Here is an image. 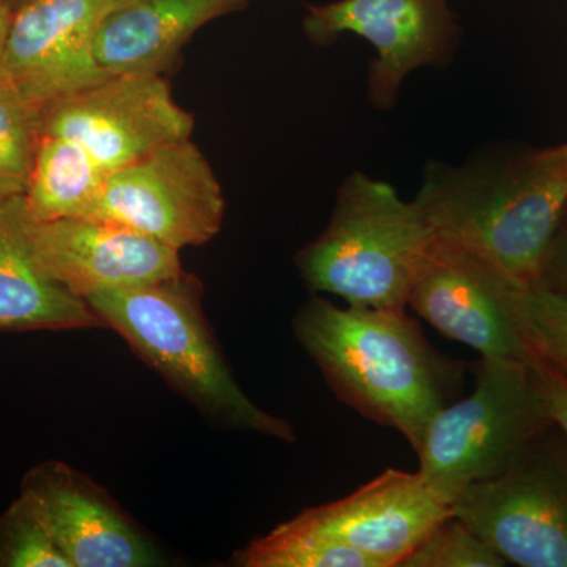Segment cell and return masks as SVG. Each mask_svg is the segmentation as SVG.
Returning <instances> with one entry per match:
<instances>
[{"label": "cell", "mask_w": 567, "mask_h": 567, "mask_svg": "<svg viewBox=\"0 0 567 567\" xmlns=\"http://www.w3.org/2000/svg\"><path fill=\"white\" fill-rule=\"evenodd\" d=\"M292 328L339 401L398 431L415 453L461 388L456 361L436 352L405 311L341 308L316 293Z\"/></svg>", "instance_id": "1"}, {"label": "cell", "mask_w": 567, "mask_h": 567, "mask_svg": "<svg viewBox=\"0 0 567 567\" xmlns=\"http://www.w3.org/2000/svg\"><path fill=\"white\" fill-rule=\"evenodd\" d=\"M415 203L435 237L486 257L525 286L540 281L567 216V142L431 162Z\"/></svg>", "instance_id": "2"}, {"label": "cell", "mask_w": 567, "mask_h": 567, "mask_svg": "<svg viewBox=\"0 0 567 567\" xmlns=\"http://www.w3.org/2000/svg\"><path fill=\"white\" fill-rule=\"evenodd\" d=\"M89 306L153 371L213 423L292 443L289 421L254 404L235 382L203 311V286L185 274L103 290Z\"/></svg>", "instance_id": "3"}, {"label": "cell", "mask_w": 567, "mask_h": 567, "mask_svg": "<svg viewBox=\"0 0 567 567\" xmlns=\"http://www.w3.org/2000/svg\"><path fill=\"white\" fill-rule=\"evenodd\" d=\"M435 234L415 199L354 171L338 193L323 233L295 257L312 293L357 308L406 311L409 295Z\"/></svg>", "instance_id": "4"}, {"label": "cell", "mask_w": 567, "mask_h": 567, "mask_svg": "<svg viewBox=\"0 0 567 567\" xmlns=\"http://www.w3.org/2000/svg\"><path fill=\"white\" fill-rule=\"evenodd\" d=\"M533 364L481 358L472 393L429 424L416 451L417 473L443 505L453 506L466 487L505 472L554 427Z\"/></svg>", "instance_id": "5"}, {"label": "cell", "mask_w": 567, "mask_h": 567, "mask_svg": "<svg viewBox=\"0 0 567 567\" xmlns=\"http://www.w3.org/2000/svg\"><path fill=\"white\" fill-rule=\"evenodd\" d=\"M528 286L472 249L435 237L406 308L481 358L537 361L525 317Z\"/></svg>", "instance_id": "6"}, {"label": "cell", "mask_w": 567, "mask_h": 567, "mask_svg": "<svg viewBox=\"0 0 567 567\" xmlns=\"http://www.w3.org/2000/svg\"><path fill=\"white\" fill-rule=\"evenodd\" d=\"M305 9L303 32L315 47H333L347 33L372 44L365 96L380 112L394 110L413 71L450 66L464 35L450 0H336Z\"/></svg>", "instance_id": "7"}, {"label": "cell", "mask_w": 567, "mask_h": 567, "mask_svg": "<svg viewBox=\"0 0 567 567\" xmlns=\"http://www.w3.org/2000/svg\"><path fill=\"white\" fill-rule=\"evenodd\" d=\"M547 432L451 506L507 565L567 567V450L548 443Z\"/></svg>", "instance_id": "8"}, {"label": "cell", "mask_w": 567, "mask_h": 567, "mask_svg": "<svg viewBox=\"0 0 567 567\" xmlns=\"http://www.w3.org/2000/svg\"><path fill=\"white\" fill-rule=\"evenodd\" d=\"M39 125L40 136L76 141L110 174L192 140L194 118L162 74L123 73L41 104Z\"/></svg>", "instance_id": "9"}, {"label": "cell", "mask_w": 567, "mask_h": 567, "mask_svg": "<svg viewBox=\"0 0 567 567\" xmlns=\"http://www.w3.org/2000/svg\"><path fill=\"white\" fill-rule=\"evenodd\" d=\"M224 213L210 163L185 140L107 174L89 218L121 223L181 251L208 244L221 230Z\"/></svg>", "instance_id": "10"}, {"label": "cell", "mask_w": 567, "mask_h": 567, "mask_svg": "<svg viewBox=\"0 0 567 567\" xmlns=\"http://www.w3.org/2000/svg\"><path fill=\"white\" fill-rule=\"evenodd\" d=\"M31 245L40 270L82 300L183 274L177 249L110 219L31 221Z\"/></svg>", "instance_id": "11"}, {"label": "cell", "mask_w": 567, "mask_h": 567, "mask_svg": "<svg viewBox=\"0 0 567 567\" xmlns=\"http://www.w3.org/2000/svg\"><path fill=\"white\" fill-rule=\"evenodd\" d=\"M112 0H33L11 13L0 73L33 106L107 78L93 37Z\"/></svg>", "instance_id": "12"}, {"label": "cell", "mask_w": 567, "mask_h": 567, "mask_svg": "<svg viewBox=\"0 0 567 567\" xmlns=\"http://www.w3.org/2000/svg\"><path fill=\"white\" fill-rule=\"evenodd\" d=\"M21 494L37 503L73 567L159 566V548L91 477L59 461L33 466Z\"/></svg>", "instance_id": "13"}, {"label": "cell", "mask_w": 567, "mask_h": 567, "mask_svg": "<svg viewBox=\"0 0 567 567\" xmlns=\"http://www.w3.org/2000/svg\"><path fill=\"white\" fill-rule=\"evenodd\" d=\"M451 514L420 473L388 468L352 495L305 509L289 522L357 548L380 567H399Z\"/></svg>", "instance_id": "14"}, {"label": "cell", "mask_w": 567, "mask_h": 567, "mask_svg": "<svg viewBox=\"0 0 567 567\" xmlns=\"http://www.w3.org/2000/svg\"><path fill=\"white\" fill-rule=\"evenodd\" d=\"M251 0H112L93 37L106 76L159 73L208 22L245 10Z\"/></svg>", "instance_id": "15"}, {"label": "cell", "mask_w": 567, "mask_h": 567, "mask_svg": "<svg viewBox=\"0 0 567 567\" xmlns=\"http://www.w3.org/2000/svg\"><path fill=\"white\" fill-rule=\"evenodd\" d=\"M93 327L104 324L87 301L37 265L22 196L0 199V333Z\"/></svg>", "instance_id": "16"}, {"label": "cell", "mask_w": 567, "mask_h": 567, "mask_svg": "<svg viewBox=\"0 0 567 567\" xmlns=\"http://www.w3.org/2000/svg\"><path fill=\"white\" fill-rule=\"evenodd\" d=\"M107 173L76 141L40 136L28 192L22 196L33 223L91 215Z\"/></svg>", "instance_id": "17"}, {"label": "cell", "mask_w": 567, "mask_h": 567, "mask_svg": "<svg viewBox=\"0 0 567 567\" xmlns=\"http://www.w3.org/2000/svg\"><path fill=\"white\" fill-rule=\"evenodd\" d=\"M230 565L238 567H380L363 551L344 543L295 527L279 525L267 536L237 550Z\"/></svg>", "instance_id": "18"}, {"label": "cell", "mask_w": 567, "mask_h": 567, "mask_svg": "<svg viewBox=\"0 0 567 567\" xmlns=\"http://www.w3.org/2000/svg\"><path fill=\"white\" fill-rule=\"evenodd\" d=\"M39 110L0 73V199L28 192L40 141Z\"/></svg>", "instance_id": "19"}, {"label": "cell", "mask_w": 567, "mask_h": 567, "mask_svg": "<svg viewBox=\"0 0 567 567\" xmlns=\"http://www.w3.org/2000/svg\"><path fill=\"white\" fill-rule=\"evenodd\" d=\"M0 567H73L29 495L0 516Z\"/></svg>", "instance_id": "20"}, {"label": "cell", "mask_w": 567, "mask_h": 567, "mask_svg": "<svg viewBox=\"0 0 567 567\" xmlns=\"http://www.w3.org/2000/svg\"><path fill=\"white\" fill-rule=\"evenodd\" d=\"M507 561L462 518L447 516L399 567H505Z\"/></svg>", "instance_id": "21"}, {"label": "cell", "mask_w": 567, "mask_h": 567, "mask_svg": "<svg viewBox=\"0 0 567 567\" xmlns=\"http://www.w3.org/2000/svg\"><path fill=\"white\" fill-rule=\"evenodd\" d=\"M524 309L537 360L567 380V292L533 284L525 289Z\"/></svg>", "instance_id": "22"}, {"label": "cell", "mask_w": 567, "mask_h": 567, "mask_svg": "<svg viewBox=\"0 0 567 567\" xmlns=\"http://www.w3.org/2000/svg\"><path fill=\"white\" fill-rule=\"evenodd\" d=\"M533 365L546 394L551 420L567 439V380L544 361L537 360Z\"/></svg>", "instance_id": "23"}, {"label": "cell", "mask_w": 567, "mask_h": 567, "mask_svg": "<svg viewBox=\"0 0 567 567\" xmlns=\"http://www.w3.org/2000/svg\"><path fill=\"white\" fill-rule=\"evenodd\" d=\"M539 282L567 292V223L563 224L555 238Z\"/></svg>", "instance_id": "24"}, {"label": "cell", "mask_w": 567, "mask_h": 567, "mask_svg": "<svg viewBox=\"0 0 567 567\" xmlns=\"http://www.w3.org/2000/svg\"><path fill=\"white\" fill-rule=\"evenodd\" d=\"M11 21L10 10L0 2V61H2L3 47H6L7 33Z\"/></svg>", "instance_id": "25"}, {"label": "cell", "mask_w": 567, "mask_h": 567, "mask_svg": "<svg viewBox=\"0 0 567 567\" xmlns=\"http://www.w3.org/2000/svg\"><path fill=\"white\" fill-rule=\"evenodd\" d=\"M0 2H2L3 6L10 10V13H13V11L21 9V7L28 6V3L33 2V0H0Z\"/></svg>", "instance_id": "26"}, {"label": "cell", "mask_w": 567, "mask_h": 567, "mask_svg": "<svg viewBox=\"0 0 567 567\" xmlns=\"http://www.w3.org/2000/svg\"><path fill=\"white\" fill-rule=\"evenodd\" d=\"M565 223H567V216H566V221Z\"/></svg>", "instance_id": "27"}]
</instances>
